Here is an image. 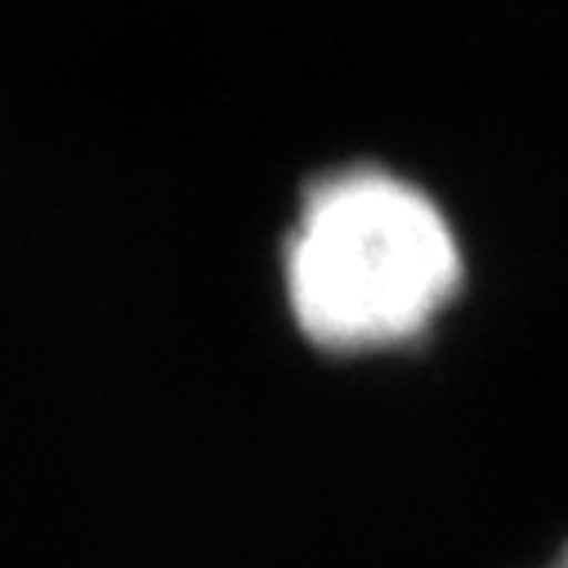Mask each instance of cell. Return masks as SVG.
<instances>
[{"instance_id": "1", "label": "cell", "mask_w": 568, "mask_h": 568, "mask_svg": "<svg viewBox=\"0 0 568 568\" xmlns=\"http://www.w3.org/2000/svg\"><path fill=\"white\" fill-rule=\"evenodd\" d=\"M462 282V242L412 180L354 166L310 189L287 246V301L318 349L412 345L457 301Z\"/></svg>"}, {"instance_id": "2", "label": "cell", "mask_w": 568, "mask_h": 568, "mask_svg": "<svg viewBox=\"0 0 568 568\" xmlns=\"http://www.w3.org/2000/svg\"><path fill=\"white\" fill-rule=\"evenodd\" d=\"M541 568H568V541H564V546H559V550H555V555H550Z\"/></svg>"}]
</instances>
